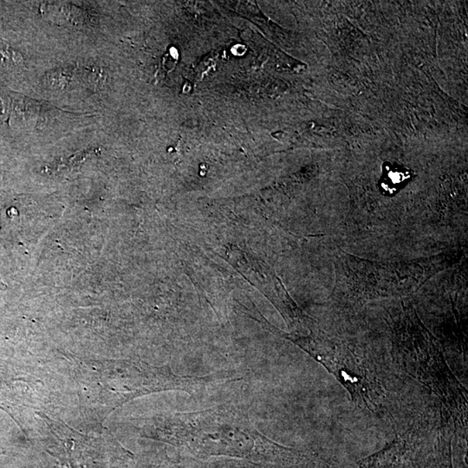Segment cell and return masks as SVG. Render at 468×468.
Returning <instances> with one entry per match:
<instances>
[{"label":"cell","instance_id":"obj_1","mask_svg":"<svg viewBox=\"0 0 468 468\" xmlns=\"http://www.w3.org/2000/svg\"><path fill=\"white\" fill-rule=\"evenodd\" d=\"M184 442L197 449L242 453L270 440L257 431L242 409L219 407L184 413L179 423Z\"/></svg>","mask_w":468,"mask_h":468},{"label":"cell","instance_id":"obj_2","mask_svg":"<svg viewBox=\"0 0 468 468\" xmlns=\"http://www.w3.org/2000/svg\"><path fill=\"white\" fill-rule=\"evenodd\" d=\"M287 339L332 373L361 408L373 413L378 411L383 397L379 384L364 363L343 344L330 340L322 333L308 336H287Z\"/></svg>","mask_w":468,"mask_h":468},{"label":"cell","instance_id":"obj_3","mask_svg":"<svg viewBox=\"0 0 468 468\" xmlns=\"http://www.w3.org/2000/svg\"><path fill=\"white\" fill-rule=\"evenodd\" d=\"M397 359L406 372L438 395L454 421L467 426V402L462 385L431 340L401 346Z\"/></svg>","mask_w":468,"mask_h":468},{"label":"cell","instance_id":"obj_4","mask_svg":"<svg viewBox=\"0 0 468 468\" xmlns=\"http://www.w3.org/2000/svg\"><path fill=\"white\" fill-rule=\"evenodd\" d=\"M411 180V171L397 163L383 165L379 187L386 195H395L404 189Z\"/></svg>","mask_w":468,"mask_h":468},{"label":"cell","instance_id":"obj_5","mask_svg":"<svg viewBox=\"0 0 468 468\" xmlns=\"http://www.w3.org/2000/svg\"><path fill=\"white\" fill-rule=\"evenodd\" d=\"M73 72L69 70H58L47 74L46 84L51 89H62L66 88L72 82Z\"/></svg>","mask_w":468,"mask_h":468},{"label":"cell","instance_id":"obj_6","mask_svg":"<svg viewBox=\"0 0 468 468\" xmlns=\"http://www.w3.org/2000/svg\"><path fill=\"white\" fill-rule=\"evenodd\" d=\"M6 289V285L3 283L1 278H0V291H4Z\"/></svg>","mask_w":468,"mask_h":468}]
</instances>
